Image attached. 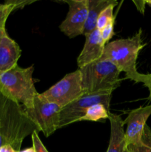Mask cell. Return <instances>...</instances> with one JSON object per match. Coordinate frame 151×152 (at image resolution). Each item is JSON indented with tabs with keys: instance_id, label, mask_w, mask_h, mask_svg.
I'll return each instance as SVG.
<instances>
[{
	"instance_id": "cb8c5ba5",
	"label": "cell",
	"mask_w": 151,
	"mask_h": 152,
	"mask_svg": "<svg viewBox=\"0 0 151 152\" xmlns=\"http://www.w3.org/2000/svg\"><path fill=\"white\" fill-rule=\"evenodd\" d=\"M3 145H4V142H3V140H2V138H1V134H0V147L2 146Z\"/></svg>"
},
{
	"instance_id": "484cf974",
	"label": "cell",
	"mask_w": 151,
	"mask_h": 152,
	"mask_svg": "<svg viewBox=\"0 0 151 152\" xmlns=\"http://www.w3.org/2000/svg\"><path fill=\"white\" fill-rule=\"evenodd\" d=\"M1 5H2V4H0V7H1Z\"/></svg>"
},
{
	"instance_id": "4316f807",
	"label": "cell",
	"mask_w": 151,
	"mask_h": 152,
	"mask_svg": "<svg viewBox=\"0 0 151 152\" xmlns=\"http://www.w3.org/2000/svg\"><path fill=\"white\" fill-rule=\"evenodd\" d=\"M150 101H151V99H150Z\"/></svg>"
},
{
	"instance_id": "d6986e66",
	"label": "cell",
	"mask_w": 151,
	"mask_h": 152,
	"mask_svg": "<svg viewBox=\"0 0 151 152\" xmlns=\"http://www.w3.org/2000/svg\"><path fill=\"white\" fill-rule=\"evenodd\" d=\"M31 137H32L33 141V147L35 149L36 152H48L38 137V132H33L31 135Z\"/></svg>"
},
{
	"instance_id": "5bb4252c",
	"label": "cell",
	"mask_w": 151,
	"mask_h": 152,
	"mask_svg": "<svg viewBox=\"0 0 151 152\" xmlns=\"http://www.w3.org/2000/svg\"><path fill=\"white\" fill-rule=\"evenodd\" d=\"M110 114V108L105 106L103 104H95L86 111L80 121L98 122L105 120L109 118Z\"/></svg>"
},
{
	"instance_id": "277c9868",
	"label": "cell",
	"mask_w": 151,
	"mask_h": 152,
	"mask_svg": "<svg viewBox=\"0 0 151 152\" xmlns=\"http://www.w3.org/2000/svg\"><path fill=\"white\" fill-rule=\"evenodd\" d=\"M78 70L84 94L113 91L122 81L119 78L120 70L107 59H98Z\"/></svg>"
},
{
	"instance_id": "603a6c76",
	"label": "cell",
	"mask_w": 151,
	"mask_h": 152,
	"mask_svg": "<svg viewBox=\"0 0 151 152\" xmlns=\"http://www.w3.org/2000/svg\"><path fill=\"white\" fill-rule=\"evenodd\" d=\"M5 31H6L5 27H4V28H0V37H1V35H2V34H4Z\"/></svg>"
},
{
	"instance_id": "8fae6325",
	"label": "cell",
	"mask_w": 151,
	"mask_h": 152,
	"mask_svg": "<svg viewBox=\"0 0 151 152\" xmlns=\"http://www.w3.org/2000/svg\"><path fill=\"white\" fill-rule=\"evenodd\" d=\"M21 54L22 50L19 45L5 31L0 37V74L18 65Z\"/></svg>"
},
{
	"instance_id": "9a60e30c",
	"label": "cell",
	"mask_w": 151,
	"mask_h": 152,
	"mask_svg": "<svg viewBox=\"0 0 151 152\" xmlns=\"http://www.w3.org/2000/svg\"><path fill=\"white\" fill-rule=\"evenodd\" d=\"M29 1H7L0 7V28L5 27L6 21L12 11L16 9L22 8L25 4L32 3Z\"/></svg>"
},
{
	"instance_id": "4fadbf2b",
	"label": "cell",
	"mask_w": 151,
	"mask_h": 152,
	"mask_svg": "<svg viewBox=\"0 0 151 152\" xmlns=\"http://www.w3.org/2000/svg\"><path fill=\"white\" fill-rule=\"evenodd\" d=\"M114 1L115 0H88V15L82 35L85 37L96 29L99 15Z\"/></svg>"
},
{
	"instance_id": "7402d4cb",
	"label": "cell",
	"mask_w": 151,
	"mask_h": 152,
	"mask_svg": "<svg viewBox=\"0 0 151 152\" xmlns=\"http://www.w3.org/2000/svg\"><path fill=\"white\" fill-rule=\"evenodd\" d=\"M19 152H36L33 147H30V148H25L23 150H20Z\"/></svg>"
},
{
	"instance_id": "9c48e42d",
	"label": "cell",
	"mask_w": 151,
	"mask_h": 152,
	"mask_svg": "<svg viewBox=\"0 0 151 152\" xmlns=\"http://www.w3.org/2000/svg\"><path fill=\"white\" fill-rule=\"evenodd\" d=\"M151 115V105L131 110L124 121L127 125L125 142L127 146H137L142 144V136L147 120Z\"/></svg>"
},
{
	"instance_id": "44dd1931",
	"label": "cell",
	"mask_w": 151,
	"mask_h": 152,
	"mask_svg": "<svg viewBox=\"0 0 151 152\" xmlns=\"http://www.w3.org/2000/svg\"><path fill=\"white\" fill-rule=\"evenodd\" d=\"M0 152H19L16 151L12 145L6 144L0 147Z\"/></svg>"
},
{
	"instance_id": "7a4b0ae2",
	"label": "cell",
	"mask_w": 151,
	"mask_h": 152,
	"mask_svg": "<svg viewBox=\"0 0 151 152\" xmlns=\"http://www.w3.org/2000/svg\"><path fill=\"white\" fill-rule=\"evenodd\" d=\"M35 132H40L25 108L0 93V134L4 145L19 151L25 138Z\"/></svg>"
},
{
	"instance_id": "52a82bcc",
	"label": "cell",
	"mask_w": 151,
	"mask_h": 152,
	"mask_svg": "<svg viewBox=\"0 0 151 152\" xmlns=\"http://www.w3.org/2000/svg\"><path fill=\"white\" fill-rule=\"evenodd\" d=\"M62 108V107L57 104L42 100L38 94L34 99L33 108H25V110L39 132L48 137L59 129V115Z\"/></svg>"
},
{
	"instance_id": "ba28073f",
	"label": "cell",
	"mask_w": 151,
	"mask_h": 152,
	"mask_svg": "<svg viewBox=\"0 0 151 152\" xmlns=\"http://www.w3.org/2000/svg\"><path fill=\"white\" fill-rule=\"evenodd\" d=\"M69 6L66 18L59 29L69 38L83 34L88 15V0H65Z\"/></svg>"
},
{
	"instance_id": "7c38bea8",
	"label": "cell",
	"mask_w": 151,
	"mask_h": 152,
	"mask_svg": "<svg viewBox=\"0 0 151 152\" xmlns=\"http://www.w3.org/2000/svg\"><path fill=\"white\" fill-rule=\"evenodd\" d=\"M108 120L110 123V137L107 152H128L125 142L124 121L121 116L110 113Z\"/></svg>"
},
{
	"instance_id": "30bf717a",
	"label": "cell",
	"mask_w": 151,
	"mask_h": 152,
	"mask_svg": "<svg viewBox=\"0 0 151 152\" xmlns=\"http://www.w3.org/2000/svg\"><path fill=\"white\" fill-rule=\"evenodd\" d=\"M105 45L102 39L101 31L96 28L85 36L84 48L77 59L78 68L100 59L104 53Z\"/></svg>"
},
{
	"instance_id": "6da1fadb",
	"label": "cell",
	"mask_w": 151,
	"mask_h": 152,
	"mask_svg": "<svg viewBox=\"0 0 151 152\" xmlns=\"http://www.w3.org/2000/svg\"><path fill=\"white\" fill-rule=\"evenodd\" d=\"M142 28L132 37L109 42L105 45L101 59L113 62L126 78L136 83H142L149 90L148 99H151V74H141L136 68L139 53L146 44L142 43Z\"/></svg>"
},
{
	"instance_id": "ac0fdd59",
	"label": "cell",
	"mask_w": 151,
	"mask_h": 152,
	"mask_svg": "<svg viewBox=\"0 0 151 152\" xmlns=\"http://www.w3.org/2000/svg\"><path fill=\"white\" fill-rule=\"evenodd\" d=\"M115 19H113L111 22H110L101 31V35H102V39L105 42V44L109 42L110 40L112 39V37L115 35L114 32V25H115Z\"/></svg>"
},
{
	"instance_id": "5b68a950",
	"label": "cell",
	"mask_w": 151,
	"mask_h": 152,
	"mask_svg": "<svg viewBox=\"0 0 151 152\" xmlns=\"http://www.w3.org/2000/svg\"><path fill=\"white\" fill-rule=\"evenodd\" d=\"M84 94L81 74L78 69L66 74L50 88L38 94V97L63 108Z\"/></svg>"
},
{
	"instance_id": "e0dca14e",
	"label": "cell",
	"mask_w": 151,
	"mask_h": 152,
	"mask_svg": "<svg viewBox=\"0 0 151 152\" xmlns=\"http://www.w3.org/2000/svg\"><path fill=\"white\" fill-rule=\"evenodd\" d=\"M142 142L137 146H127L128 152H151V129L146 125L142 136Z\"/></svg>"
},
{
	"instance_id": "8992f818",
	"label": "cell",
	"mask_w": 151,
	"mask_h": 152,
	"mask_svg": "<svg viewBox=\"0 0 151 152\" xmlns=\"http://www.w3.org/2000/svg\"><path fill=\"white\" fill-rule=\"evenodd\" d=\"M112 93L113 91H107L94 94H84L68 105L63 107L59 115V129L72 123L79 122L86 111L95 104H103L110 108Z\"/></svg>"
},
{
	"instance_id": "d4e9b609",
	"label": "cell",
	"mask_w": 151,
	"mask_h": 152,
	"mask_svg": "<svg viewBox=\"0 0 151 152\" xmlns=\"http://www.w3.org/2000/svg\"><path fill=\"white\" fill-rule=\"evenodd\" d=\"M146 4H148L150 6H151V0H150V1H146Z\"/></svg>"
},
{
	"instance_id": "2e32d148",
	"label": "cell",
	"mask_w": 151,
	"mask_h": 152,
	"mask_svg": "<svg viewBox=\"0 0 151 152\" xmlns=\"http://www.w3.org/2000/svg\"><path fill=\"white\" fill-rule=\"evenodd\" d=\"M118 4V1H115L113 4L107 7L101 13L98 18L97 22H96V29L99 31H102L110 22L115 18V15L113 14L114 7Z\"/></svg>"
},
{
	"instance_id": "3957f363",
	"label": "cell",
	"mask_w": 151,
	"mask_h": 152,
	"mask_svg": "<svg viewBox=\"0 0 151 152\" xmlns=\"http://www.w3.org/2000/svg\"><path fill=\"white\" fill-rule=\"evenodd\" d=\"M33 65L28 68L16 65L0 74V93L25 108H32L34 99L38 94L33 78Z\"/></svg>"
},
{
	"instance_id": "ffe728a7",
	"label": "cell",
	"mask_w": 151,
	"mask_h": 152,
	"mask_svg": "<svg viewBox=\"0 0 151 152\" xmlns=\"http://www.w3.org/2000/svg\"><path fill=\"white\" fill-rule=\"evenodd\" d=\"M133 3L136 6V8L138 9L140 13L144 14L145 10V4H146V1H133Z\"/></svg>"
}]
</instances>
